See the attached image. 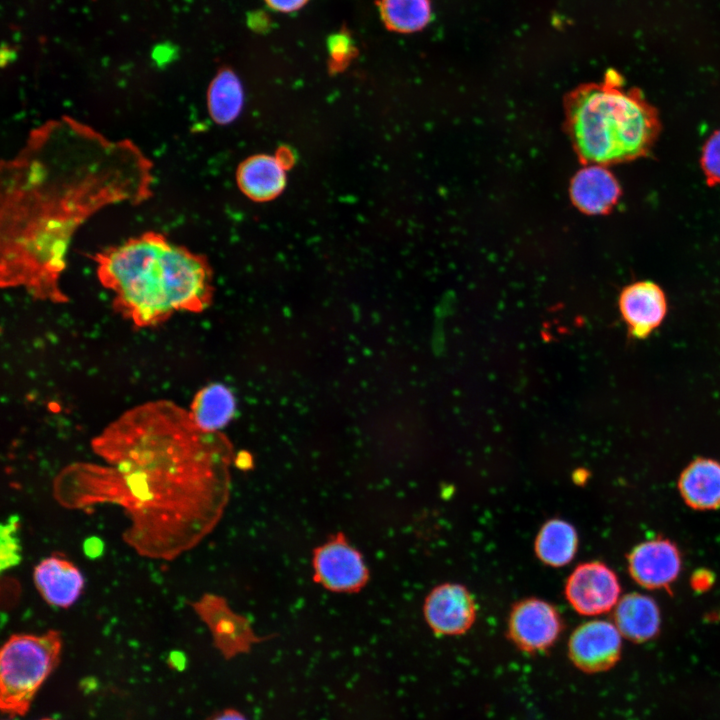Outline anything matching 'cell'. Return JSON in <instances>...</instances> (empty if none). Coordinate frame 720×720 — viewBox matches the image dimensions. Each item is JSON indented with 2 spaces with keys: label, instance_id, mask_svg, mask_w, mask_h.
I'll return each instance as SVG.
<instances>
[{
  "label": "cell",
  "instance_id": "1",
  "mask_svg": "<svg viewBox=\"0 0 720 720\" xmlns=\"http://www.w3.org/2000/svg\"><path fill=\"white\" fill-rule=\"evenodd\" d=\"M151 163L129 140H110L71 118L34 129L1 167L2 288L62 304L74 233L100 209L150 195Z\"/></svg>",
  "mask_w": 720,
  "mask_h": 720
},
{
  "label": "cell",
  "instance_id": "2",
  "mask_svg": "<svg viewBox=\"0 0 720 720\" xmlns=\"http://www.w3.org/2000/svg\"><path fill=\"white\" fill-rule=\"evenodd\" d=\"M93 258L114 310L138 328L159 325L176 312H200L211 301L206 259L160 232L131 237Z\"/></svg>",
  "mask_w": 720,
  "mask_h": 720
},
{
  "label": "cell",
  "instance_id": "3",
  "mask_svg": "<svg viewBox=\"0 0 720 720\" xmlns=\"http://www.w3.org/2000/svg\"><path fill=\"white\" fill-rule=\"evenodd\" d=\"M118 470L196 484L228 483L229 448L199 428L189 410L154 400L125 411L92 442Z\"/></svg>",
  "mask_w": 720,
  "mask_h": 720
},
{
  "label": "cell",
  "instance_id": "4",
  "mask_svg": "<svg viewBox=\"0 0 720 720\" xmlns=\"http://www.w3.org/2000/svg\"><path fill=\"white\" fill-rule=\"evenodd\" d=\"M570 126L576 148L591 164H612L646 156L659 135L658 112L638 91H625L616 77L575 92Z\"/></svg>",
  "mask_w": 720,
  "mask_h": 720
},
{
  "label": "cell",
  "instance_id": "5",
  "mask_svg": "<svg viewBox=\"0 0 720 720\" xmlns=\"http://www.w3.org/2000/svg\"><path fill=\"white\" fill-rule=\"evenodd\" d=\"M62 650L58 631L13 634L0 653V707L9 715L28 712L37 691L57 666Z\"/></svg>",
  "mask_w": 720,
  "mask_h": 720
},
{
  "label": "cell",
  "instance_id": "6",
  "mask_svg": "<svg viewBox=\"0 0 720 720\" xmlns=\"http://www.w3.org/2000/svg\"><path fill=\"white\" fill-rule=\"evenodd\" d=\"M572 607L583 615H598L617 602L620 585L615 573L600 562L579 565L569 576L565 588Z\"/></svg>",
  "mask_w": 720,
  "mask_h": 720
},
{
  "label": "cell",
  "instance_id": "7",
  "mask_svg": "<svg viewBox=\"0 0 720 720\" xmlns=\"http://www.w3.org/2000/svg\"><path fill=\"white\" fill-rule=\"evenodd\" d=\"M621 633L616 625L593 620L580 625L572 633L569 656L582 671L595 673L610 669L621 652Z\"/></svg>",
  "mask_w": 720,
  "mask_h": 720
},
{
  "label": "cell",
  "instance_id": "8",
  "mask_svg": "<svg viewBox=\"0 0 720 720\" xmlns=\"http://www.w3.org/2000/svg\"><path fill=\"white\" fill-rule=\"evenodd\" d=\"M618 307L629 334L642 339L649 336L664 320L667 299L656 283L638 281L622 289Z\"/></svg>",
  "mask_w": 720,
  "mask_h": 720
},
{
  "label": "cell",
  "instance_id": "9",
  "mask_svg": "<svg viewBox=\"0 0 720 720\" xmlns=\"http://www.w3.org/2000/svg\"><path fill=\"white\" fill-rule=\"evenodd\" d=\"M561 622L556 610L547 602L528 599L516 605L511 613L509 632L523 650L532 652L550 647L557 639Z\"/></svg>",
  "mask_w": 720,
  "mask_h": 720
},
{
  "label": "cell",
  "instance_id": "10",
  "mask_svg": "<svg viewBox=\"0 0 720 720\" xmlns=\"http://www.w3.org/2000/svg\"><path fill=\"white\" fill-rule=\"evenodd\" d=\"M314 567L319 581L334 591L358 590L367 580L361 555L342 540L321 546L315 553Z\"/></svg>",
  "mask_w": 720,
  "mask_h": 720
},
{
  "label": "cell",
  "instance_id": "11",
  "mask_svg": "<svg viewBox=\"0 0 720 720\" xmlns=\"http://www.w3.org/2000/svg\"><path fill=\"white\" fill-rule=\"evenodd\" d=\"M424 611L430 627L444 635L467 631L475 619V605L471 595L457 584L435 588L426 599Z\"/></svg>",
  "mask_w": 720,
  "mask_h": 720
},
{
  "label": "cell",
  "instance_id": "12",
  "mask_svg": "<svg viewBox=\"0 0 720 720\" xmlns=\"http://www.w3.org/2000/svg\"><path fill=\"white\" fill-rule=\"evenodd\" d=\"M33 580L42 598L48 604L60 608L72 606L84 587V578L78 567L57 554L36 565Z\"/></svg>",
  "mask_w": 720,
  "mask_h": 720
},
{
  "label": "cell",
  "instance_id": "13",
  "mask_svg": "<svg viewBox=\"0 0 720 720\" xmlns=\"http://www.w3.org/2000/svg\"><path fill=\"white\" fill-rule=\"evenodd\" d=\"M680 567L679 552L667 540L644 542L634 548L629 558L632 577L648 588L668 585L677 577Z\"/></svg>",
  "mask_w": 720,
  "mask_h": 720
},
{
  "label": "cell",
  "instance_id": "14",
  "mask_svg": "<svg viewBox=\"0 0 720 720\" xmlns=\"http://www.w3.org/2000/svg\"><path fill=\"white\" fill-rule=\"evenodd\" d=\"M570 193L574 204L587 214L608 213L617 203L621 188L614 175L599 164H591L574 176Z\"/></svg>",
  "mask_w": 720,
  "mask_h": 720
},
{
  "label": "cell",
  "instance_id": "15",
  "mask_svg": "<svg viewBox=\"0 0 720 720\" xmlns=\"http://www.w3.org/2000/svg\"><path fill=\"white\" fill-rule=\"evenodd\" d=\"M242 192L256 201H267L279 195L286 184L285 165L279 157L255 155L245 160L237 172Z\"/></svg>",
  "mask_w": 720,
  "mask_h": 720
},
{
  "label": "cell",
  "instance_id": "16",
  "mask_svg": "<svg viewBox=\"0 0 720 720\" xmlns=\"http://www.w3.org/2000/svg\"><path fill=\"white\" fill-rule=\"evenodd\" d=\"M615 625L621 635L631 641L650 640L659 630V609L648 596L628 594L617 603Z\"/></svg>",
  "mask_w": 720,
  "mask_h": 720
},
{
  "label": "cell",
  "instance_id": "17",
  "mask_svg": "<svg viewBox=\"0 0 720 720\" xmlns=\"http://www.w3.org/2000/svg\"><path fill=\"white\" fill-rule=\"evenodd\" d=\"M679 488L686 503L696 509L720 506V463L699 458L682 472Z\"/></svg>",
  "mask_w": 720,
  "mask_h": 720
},
{
  "label": "cell",
  "instance_id": "18",
  "mask_svg": "<svg viewBox=\"0 0 720 720\" xmlns=\"http://www.w3.org/2000/svg\"><path fill=\"white\" fill-rule=\"evenodd\" d=\"M236 409L233 393L225 385L214 383L201 389L189 410L196 425L206 432H218L232 419Z\"/></svg>",
  "mask_w": 720,
  "mask_h": 720
},
{
  "label": "cell",
  "instance_id": "19",
  "mask_svg": "<svg viewBox=\"0 0 720 720\" xmlns=\"http://www.w3.org/2000/svg\"><path fill=\"white\" fill-rule=\"evenodd\" d=\"M243 103V87L235 72L228 68L218 71L207 92L211 118L218 124H228L238 117Z\"/></svg>",
  "mask_w": 720,
  "mask_h": 720
},
{
  "label": "cell",
  "instance_id": "20",
  "mask_svg": "<svg viewBox=\"0 0 720 720\" xmlns=\"http://www.w3.org/2000/svg\"><path fill=\"white\" fill-rule=\"evenodd\" d=\"M535 549L538 557L546 564L559 567L570 562L577 549V534L566 521L553 519L539 531Z\"/></svg>",
  "mask_w": 720,
  "mask_h": 720
},
{
  "label": "cell",
  "instance_id": "21",
  "mask_svg": "<svg viewBox=\"0 0 720 720\" xmlns=\"http://www.w3.org/2000/svg\"><path fill=\"white\" fill-rule=\"evenodd\" d=\"M378 8L384 25L394 32H416L431 20L429 0H379Z\"/></svg>",
  "mask_w": 720,
  "mask_h": 720
},
{
  "label": "cell",
  "instance_id": "22",
  "mask_svg": "<svg viewBox=\"0 0 720 720\" xmlns=\"http://www.w3.org/2000/svg\"><path fill=\"white\" fill-rule=\"evenodd\" d=\"M700 163L708 185L720 184V130L705 142Z\"/></svg>",
  "mask_w": 720,
  "mask_h": 720
},
{
  "label": "cell",
  "instance_id": "23",
  "mask_svg": "<svg viewBox=\"0 0 720 720\" xmlns=\"http://www.w3.org/2000/svg\"><path fill=\"white\" fill-rule=\"evenodd\" d=\"M353 42L345 33H336L328 39V51L335 63L342 64L352 56Z\"/></svg>",
  "mask_w": 720,
  "mask_h": 720
},
{
  "label": "cell",
  "instance_id": "24",
  "mask_svg": "<svg viewBox=\"0 0 720 720\" xmlns=\"http://www.w3.org/2000/svg\"><path fill=\"white\" fill-rule=\"evenodd\" d=\"M309 0H265L266 4L274 11L291 13L301 9Z\"/></svg>",
  "mask_w": 720,
  "mask_h": 720
},
{
  "label": "cell",
  "instance_id": "25",
  "mask_svg": "<svg viewBox=\"0 0 720 720\" xmlns=\"http://www.w3.org/2000/svg\"><path fill=\"white\" fill-rule=\"evenodd\" d=\"M176 49L170 43H161L153 50V57L157 62H167L175 55Z\"/></svg>",
  "mask_w": 720,
  "mask_h": 720
},
{
  "label": "cell",
  "instance_id": "26",
  "mask_svg": "<svg viewBox=\"0 0 720 720\" xmlns=\"http://www.w3.org/2000/svg\"><path fill=\"white\" fill-rule=\"evenodd\" d=\"M102 548V542L96 537L87 539L85 543V551L91 557L99 556L102 553Z\"/></svg>",
  "mask_w": 720,
  "mask_h": 720
},
{
  "label": "cell",
  "instance_id": "27",
  "mask_svg": "<svg viewBox=\"0 0 720 720\" xmlns=\"http://www.w3.org/2000/svg\"><path fill=\"white\" fill-rule=\"evenodd\" d=\"M209 720H247L240 712L234 709H226L217 713Z\"/></svg>",
  "mask_w": 720,
  "mask_h": 720
},
{
  "label": "cell",
  "instance_id": "28",
  "mask_svg": "<svg viewBox=\"0 0 720 720\" xmlns=\"http://www.w3.org/2000/svg\"><path fill=\"white\" fill-rule=\"evenodd\" d=\"M41 720H53V719H50V718H45V719H41Z\"/></svg>",
  "mask_w": 720,
  "mask_h": 720
}]
</instances>
